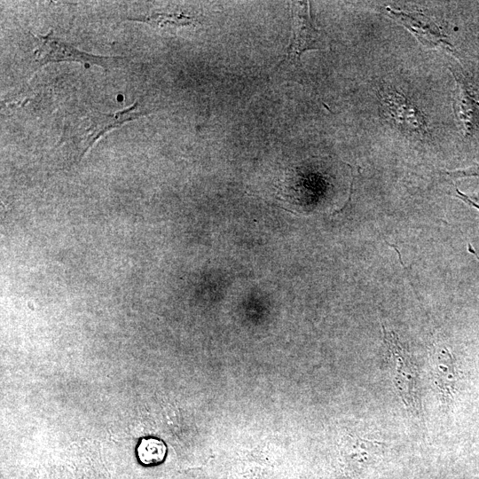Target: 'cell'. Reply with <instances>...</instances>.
I'll return each instance as SVG.
<instances>
[{
	"label": "cell",
	"mask_w": 479,
	"mask_h": 479,
	"mask_svg": "<svg viewBox=\"0 0 479 479\" xmlns=\"http://www.w3.org/2000/svg\"><path fill=\"white\" fill-rule=\"evenodd\" d=\"M391 383L409 415L422 420L420 371L418 362L398 335L381 325Z\"/></svg>",
	"instance_id": "obj_1"
},
{
	"label": "cell",
	"mask_w": 479,
	"mask_h": 479,
	"mask_svg": "<svg viewBox=\"0 0 479 479\" xmlns=\"http://www.w3.org/2000/svg\"><path fill=\"white\" fill-rule=\"evenodd\" d=\"M31 36L35 43V61L38 67L51 62L73 61L87 67L98 65L107 68L124 59L122 57L98 56L81 51L54 35L52 30L46 35L31 34Z\"/></svg>",
	"instance_id": "obj_2"
},
{
	"label": "cell",
	"mask_w": 479,
	"mask_h": 479,
	"mask_svg": "<svg viewBox=\"0 0 479 479\" xmlns=\"http://www.w3.org/2000/svg\"><path fill=\"white\" fill-rule=\"evenodd\" d=\"M145 114L146 112L139 109V104L136 101L130 107L118 112L107 114L96 111L82 118L73 136L78 145L80 158H82L105 133Z\"/></svg>",
	"instance_id": "obj_3"
},
{
	"label": "cell",
	"mask_w": 479,
	"mask_h": 479,
	"mask_svg": "<svg viewBox=\"0 0 479 479\" xmlns=\"http://www.w3.org/2000/svg\"><path fill=\"white\" fill-rule=\"evenodd\" d=\"M429 370L441 404L450 406L457 394L460 373L457 360L444 344H435L429 354Z\"/></svg>",
	"instance_id": "obj_4"
},
{
	"label": "cell",
	"mask_w": 479,
	"mask_h": 479,
	"mask_svg": "<svg viewBox=\"0 0 479 479\" xmlns=\"http://www.w3.org/2000/svg\"><path fill=\"white\" fill-rule=\"evenodd\" d=\"M307 6L306 2L292 4L293 36L286 52L287 61H297L303 51L325 47L323 37L311 23Z\"/></svg>",
	"instance_id": "obj_5"
},
{
	"label": "cell",
	"mask_w": 479,
	"mask_h": 479,
	"mask_svg": "<svg viewBox=\"0 0 479 479\" xmlns=\"http://www.w3.org/2000/svg\"><path fill=\"white\" fill-rule=\"evenodd\" d=\"M384 12L407 27L424 45L431 48L449 45L439 27L424 15L394 10L389 6L385 7Z\"/></svg>",
	"instance_id": "obj_6"
},
{
	"label": "cell",
	"mask_w": 479,
	"mask_h": 479,
	"mask_svg": "<svg viewBox=\"0 0 479 479\" xmlns=\"http://www.w3.org/2000/svg\"><path fill=\"white\" fill-rule=\"evenodd\" d=\"M459 87L456 112L463 122L467 133L479 126V102L474 97L460 71H452Z\"/></svg>",
	"instance_id": "obj_7"
},
{
	"label": "cell",
	"mask_w": 479,
	"mask_h": 479,
	"mask_svg": "<svg viewBox=\"0 0 479 479\" xmlns=\"http://www.w3.org/2000/svg\"><path fill=\"white\" fill-rule=\"evenodd\" d=\"M167 453L163 441L155 437L141 439L137 447V457L144 466H156L161 463Z\"/></svg>",
	"instance_id": "obj_8"
},
{
	"label": "cell",
	"mask_w": 479,
	"mask_h": 479,
	"mask_svg": "<svg viewBox=\"0 0 479 479\" xmlns=\"http://www.w3.org/2000/svg\"><path fill=\"white\" fill-rule=\"evenodd\" d=\"M130 20L143 21L161 27L189 26L195 21L193 17H190L183 13L164 12H153L150 15L138 16Z\"/></svg>",
	"instance_id": "obj_9"
},
{
	"label": "cell",
	"mask_w": 479,
	"mask_h": 479,
	"mask_svg": "<svg viewBox=\"0 0 479 479\" xmlns=\"http://www.w3.org/2000/svg\"><path fill=\"white\" fill-rule=\"evenodd\" d=\"M446 174L453 179L469 177H479V163L467 169L449 171L446 172Z\"/></svg>",
	"instance_id": "obj_10"
},
{
	"label": "cell",
	"mask_w": 479,
	"mask_h": 479,
	"mask_svg": "<svg viewBox=\"0 0 479 479\" xmlns=\"http://www.w3.org/2000/svg\"><path fill=\"white\" fill-rule=\"evenodd\" d=\"M456 197L463 200L465 203L479 210V198L473 195L465 194L459 190L456 189Z\"/></svg>",
	"instance_id": "obj_11"
},
{
	"label": "cell",
	"mask_w": 479,
	"mask_h": 479,
	"mask_svg": "<svg viewBox=\"0 0 479 479\" xmlns=\"http://www.w3.org/2000/svg\"><path fill=\"white\" fill-rule=\"evenodd\" d=\"M467 249H468L469 253H471L475 257H476V259L479 262V255H477V253L473 248V247H472V245L470 243H468V245H467Z\"/></svg>",
	"instance_id": "obj_12"
}]
</instances>
